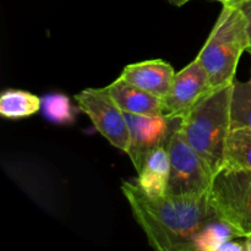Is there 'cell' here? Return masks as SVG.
I'll return each mask as SVG.
<instances>
[{"instance_id": "obj_13", "label": "cell", "mask_w": 251, "mask_h": 251, "mask_svg": "<svg viewBox=\"0 0 251 251\" xmlns=\"http://www.w3.org/2000/svg\"><path fill=\"white\" fill-rule=\"evenodd\" d=\"M223 167L251 172V130L230 129L225 150Z\"/></svg>"}, {"instance_id": "obj_18", "label": "cell", "mask_w": 251, "mask_h": 251, "mask_svg": "<svg viewBox=\"0 0 251 251\" xmlns=\"http://www.w3.org/2000/svg\"><path fill=\"white\" fill-rule=\"evenodd\" d=\"M244 250H245L244 243L233 242L232 239H229L221 245L220 250L218 251H244Z\"/></svg>"}, {"instance_id": "obj_12", "label": "cell", "mask_w": 251, "mask_h": 251, "mask_svg": "<svg viewBox=\"0 0 251 251\" xmlns=\"http://www.w3.org/2000/svg\"><path fill=\"white\" fill-rule=\"evenodd\" d=\"M42 108V98L24 90H7L0 96V115L7 119L32 117Z\"/></svg>"}, {"instance_id": "obj_14", "label": "cell", "mask_w": 251, "mask_h": 251, "mask_svg": "<svg viewBox=\"0 0 251 251\" xmlns=\"http://www.w3.org/2000/svg\"><path fill=\"white\" fill-rule=\"evenodd\" d=\"M251 130V77L248 81L234 80L230 100V129Z\"/></svg>"}, {"instance_id": "obj_17", "label": "cell", "mask_w": 251, "mask_h": 251, "mask_svg": "<svg viewBox=\"0 0 251 251\" xmlns=\"http://www.w3.org/2000/svg\"><path fill=\"white\" fill-rule=\"evenodd\" d=\"M237 5L240 9L242 14L244 15L245 22H247V32L248 38H249V47H248V51L251 55V0H238V1L233 2Z\"/></svg>"}, {"instance_id": "obj_1", "label": "cell", "mask_w": 251, "mask_h": 251, "mask_svg": "<svg viewBox=\"0 0 251 251\" xmlns=\"http://www.w3.org/2000/svg\"><path fill=\"white\" fill-rule=\"evenodd\" d=\"M122 191L149 244L158 251H195L194 242L200 230L220 221L208 195L153 198L136 181H124Z\"/></svg>"}, {"instance_id": "obj_21", "label": "cell", "mask_w": 251, "mask_h": 251, "mask_svg": "<svg viewBox=\"0 0 251 251\" xmlns=\"http://www.w3.org/2000/svg\"><path fill=\"white\" fill-rule=\"evenodd\" d=\"M217 1H221L222 4H233V2L238 1V0H217Z\"/></svg>"}, {"instance_id": "obj_5", "label": "cell", "mask_w": 251, "mask_h": 251, "mask_svg": "<svg viewBox=\"0 0 251 251\" xmlns=\"http://www.w3.org/2000/svg\"><path fill=\"white\" fill-rule=\"evenodd\" d=\"M178 124L171 132L167 150L171 161L167 194L176 198H201L210 194L213 173L184 139Z\"/></svg>"}, {"instance_id": "obj_8", "label": "cell", "mask_w": 251, "mask_h": 251, "mask_svg": "<svg viewBox=\"0 0 251 251\" xmlns=\"http://www.w3.org/2000/svg\"><path fill=\"white\" fill-rule=\"evenodd\" d=\"M125 115L130 132V144L126 153L139 173L152 151L161 146H167L174 120L164 115Z\"/></svg>"}, {"instance_id": "obj_7", "label": "cell", "mask_w": 251, "mask_h": 251, "mask_svg": "<svg viewBox=\"0 0 251 251\" xmlns=\"http://www.w3.org/2000/svg\"><path fill=\"white\" fill-rule=\"evenodd\" d=\"M212 90L207 73L195 59L176 73L171 88L163 98V115L172 120L181 119Z\"/></svg>"}, {"instance_id": "obj_20", "label": "cell", "mask_w": 251, "mask_h": 251, "mask_svg": "<svg viewBox=\"0 0 251 251\" xmlns=\"http://www.w3.org/2000/svg\"><path fill=\"white\" fill-rule=\"evenodd\" d=\"M168 1L171 2L172 5H174V6H183L184 4L189 2L190 0H168Z\"/></svg>"}, {"instance_id": "obj_2", "label": "cell", "mask_w": 251, "mask_h": 251, "mask_svg": "<svg viewBox=\"0 0 251 251\" xmlns=\"http://www.w3.org/2000/svg\"><path fill=\"white\" fill-rule=\"evenodd\" d=\"M232 90L233 83L212 90L179 123L184 139L206 162L213 176L225 162L230 132Z\"/></svg>"}, {"instance_id": "obj_10", "label": "cell", "mask_w": 251, "mask_h": 251, "mask_svg": "<svg viewBox=\"0 0 251 251\" xmlns=\"http://www.w3.org/2000/svg\"><path fill=\"white\" fill-rule=\"evenodd\" d=\"M110 97L115 100L125 114L163 115V100L123 78L118 77L105 87Z\"/></svg>"}, {"instance_id": "obj_4", "label": "cell", "mask_w": 251, "mask_h": 251, "mask_svg": "<svg viewBox=\"0 0 251 251\" xmlns=\"http://www.w3.org/2000/svg\"><path fill=\"white\" fill-rule=\"evenodd\" d=\"M211 206L237 238L251 233V172L222 167L213 176Z\"/></svg>"}, {"instance_id": "obj_11", "label": "cell", "mask_w": 251, "mask_h": 251, "mask_svg": "<svg viewBox=\"0 0 251 251\" xmlns=\"http://www.w3.org/2000/svg\"><path fill=\"white\" fill-rule=\"evenodd\" d=\"M171 161L167 146H161L147 156L136 183L150 196L159 198L167 194Z\"/></svg>"}, {"instance_id": "obj_6", "label": "cell", "mask_w": 251, "mask_h": 251, "mask_svg": "<svg viewBox=\"0 0 251 251\" xmlns=\"http://www.w3.org/2000/svg\"><path fill=\"white\" fill-rule=\"evenodd\" d=\"M75 100L81 112L90 118L96 130L110 145L126 153L130 144L126 115L105 87L82 90L75 95Z\"/></svg>"}, {"instance_id": "obj_19", "label": "cell", "mask_w": 251, "mask_h": 251, "mask_svg": "<svg viewBox=\"0 0 251 251\" xmlns=\"http://www.w3.org/2000/svg\"><path fill=\"white\" fill-rule=\"evenodd\" d=\"M244 247L247 251H251V233L244 237Z\"/></svg>"}, {"instance_id": "obj_16", "label": "cell", "mask_w": 251, "mask_h": 251, "mask_svg": "<svg viewBox=\"0 0 251 251\" xmlns=\"http://www.w3.org/2000/svg\"><path fill=\"white\" fill-rule=\"evenodd\" d=\"M42 113L54 124H71L75 118V109L70 98L63 93H51L42 98Z\"/></svg>"}, {"instance_id": "obj_15", "label": "cell", "mask_w": 251, "mask_h": 251, "mask_svg": "<svg viewBox=\"0 0 251 251\" xmlns=\"http://www.w3.org/2000/svg\"><path fill=\"white\" fill-rule=\"evenodd\" d=\"M237 237L232 228L222 221L208 223L200 230L194 242L195 251H218L221 245L227 240Z\"/></svg>"}, {"instance_id": "obj_3", "label": "cell", "mask_w": 251, "mask_h": 251, "mask_svg": "<svg viewBox=\"0 0 251 251\" xmlns=\"http://www.w3.org/2000/svg\"><path fill=\"white\" fill-rule=\"evenodd\" d=\"M248 47L244 15L235 4H223L210 36L196 56L207 73L213 90L234 82L238 64Z\"/></svg>"}, {"instance_id": "obj_9", "label": "cell", "mask_w": 251, "mask_h": 251, "mask_svg": "<svg viewBox=\"0 0 251 251\" xmlns=\"http://www.w3.org/2000/svg\"><path fill=\"white\" fill-rule=\"evenodd\" d=\"M176 76L173 66L162 59L129 64L119 75L126 82L163 100Z\"/></svg>"}]
</instances>
